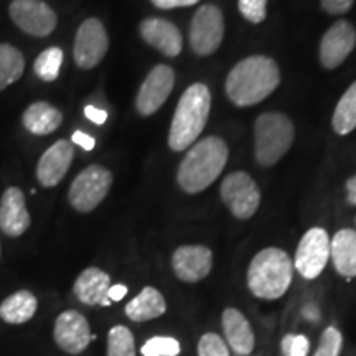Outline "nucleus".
Instances as JSON below:
<instances>
[{
	"instance_id": "nucleus-6",
	"label": "nucleus",
	"mask_w": 356,
	"mask_h": 356,
	"mask_svg": "<svg viewBox=\"0 0 356 356\" xmlns=\"http://www.w3.org/2000/svg\"><path fill=\"white\" fill-rule=\"evenodd\" d=\"M113 173L102 165H89L74 178L68 191V202L79 213H91L108 197Z\"/></svg>"
},
{
	"instance_id": "nucleus-23",
	"label": "nucleus",
	"mask_w": 356,
	"mask_h": 356,
	"mask_svg": "<svg viewBox=\"0 0 356 356\" xmlns=\"http://www.w3.org/2000/svg\"><path fill=\"white\" fill-rule=\"evenodd\" d=\"M167 312L165 297L155 287H144L137 297L126 305V315L132 322H149L162 317Z\"/></svg>"
},
{
	"instance_id": "nucleus-32",
	"label": "nucleus",
	"mask_w": 356,
	"mask_h": 356,
	"mask_svg": "<svg viewBox=\"0 0 356 356\" xmlns=\"http://www.w3.org/2000/svg\"><path fill=\"white\" fill-rule=\"evenodd\" d=\"M238 8L248 22L261 24L267 15V0H238Z\"/></svg>"
},
{
	"instance_id": "nucleus-4",
	"label": "nucleus",
	"mask_w": 356,
	"mask_h": 356,
	"mask_svg": "<svg viewBox=\"0 0 356 356\" xmlns=\"http://www.w3.org/2000/svg\"><path fill=\"white\" fill-rule=\"evenodd\" d=\"M293 262L284 249L266 248L248 267V287L262 300H277L292 284Z\"/></svg>"
},
{
	"instance_id": "nucleus-5",
	"label": "nucleus",
	"mask_w": 356,
	"mask_h": 356,
	"mask_svg": "<svg viewBox=\"0 0 356 356\" xmlns=\"http://www.w3.org/2000/svg\"><path fill=\"white\" fill-rule=\"evenodd\" d=\"M296 137L291 119L280 113H266L254 124V157L261 167H273L289 152Z\"/></svg>"
},
{
	"instance_id": "nucleus-19",
	"label": "nucleus",
	"mask_w": 356,
	"mask_h": 356,
	"mask_svg": "<svg viewBox=\"0 0 356 356\" xmlns=\"http://www.w3.org/2000/svg\"><path fill=\"white\" fill-rule=\"evenodd\" d=\"M111 289V277L108 273L99 269V267H88L78 279L74 280L73 292L79 302L84 305H111L108 297Z\"/></svg>"
},
{
	"instance_id": "nucleus-35",
	"label": "nucleus",
	"mask_w": 356,
	"mask_h": 356,
	"mask_svg": "<svg viewBox=\"0 0 356 356\" xmlns=\"http://www.w3.org/2000/svg\"><path fill=\"white\" fill-rule=\"evenodd\" d=\"M150 2H152L157 8H162V10H170V8L195 6L200 0H150Z\"/></svg>"
},
{
	"instance_id": "nucleus-14",
	"label": "nucleus",
	"mask_w": 356,
	"mask_h": 356,
	"mask_svg": "<svg viewBox=\"0 0 356 356\" xmlns=\"http://www.w3.org/2000/svg\"><path fill=\"white\" fill-rule=\"evenodd\" d=\"M356 44V29L350 22L338 20L320 42L318 58L323 68L335 70L348 58Z\"/></svg>"
},
{
	"instance_id": "nucleus-37",
	"label": "nucleus",
	"mask_w": 356,
	"mask_h": 356,
	"mask_svg": "<svg viewBox=\"0 0 356 356\" xmlns=\"http://www.w3.org/2000/svg\"><path fill=\"white\" fill-rule=\"evenodd\" d=\"M84 114H86L89 121H92L95 124H104L106 119H108L106 111L97 109L95 106H86V108H84Z\"/></svg>"
},
{
	"instance_id": "nucleus-16",
	"label": "nucleus",
	"mask_w": 356,
	"mask_h": 356,
	"mask_svg": "<svg viewBox=\"0 0 356 356\" xmlns=\"http://www.w3.org/2000/svg\"><path fill=\"white\" fill-rule=\"evenodd\" d=\"M74 157L73 142L60 139L53 144L38 160L37 180L44 188H53L68 173Z\"/></svg>"
},
{
	"instance_id": "nucleus-26",
	"label": "nucleus",
	"mask_w": 356,
	"mask_h": 356,
	"mask_svg": "<svg viewBox=\"0 0 356 356\" xmlns=\"http://www.w3.org/2000/svg\"><path fill=\"white\" fill-rule=\"evenodd\" d=\"M332 126L338 136H346L356 129V81L338 101L332 118Z\"/></svg>"
},
{
	"instance_id": "nucleus-31",
	"label": "nucleus",
	"mask_w": 356,
	"mask_h": 356,
	"mask_svg": "<svg viewBox=\"0 0 356 356\" xmlns=\"http://www.w3.org/2000/svg\"><path fill=\"white\" fill-rule=\"evenodd\" d=\"M343 337L335 327H328L320 338V345L314 356H340Z\"/></svg>"
},
{
	"instance_id": "nucleus-27",
	"label": "nucleus",
	"mask_w": 356,
	"mask_h": 356,
	"mask_svg": "<svg viewBox=\"0 0 356 356\" xmlns=\"http://www.w3.org/2000/svg\"><path fill=\"white\" fill-rule=\"evenodd\" d=\"M61 65H63V50L58 47H50L37 56L33 71L42 81L51 83L60 76Z\"/></svg>"
},
{
	"instance_id": "nucleus-13",
	"label": "nucleus",
	"mask_w": 356,
	"mask_h": 356,
	"mask_svg": "<svg viewBox=\"0 0 356 356\" xmlns=\"http://www.w3.org/2000/svg\"><path fill=\"white\" fill-rule=\"evenodd\" d=\"M53 338L61 350L70 355H79L88 348L95 335H91L88 318L78 310H66L58 315Z\"/></svg>"
},
{
	"instance_id": "nucleus-30",
	"label": "nucleus",
	"mask_w": 356,
	"mask_h": 356,
	"mask_svg": "<svg viewBox=\"0 0 356 356\" xmlns=\"http://www.w3.org/2000/svg\"><path fill=\"white\" fill-rule=\"evenodd\" d=\"M198 356H229V350L218 333L208 332L200 338Z\"/></svg>"
},
{
	"instance_id": "nucleus-29",
	"label": "nucleus",
	"mask_w": 356,
	"mask_h": 356,
	"mask_svg": "<svg viewBox=\"0 0 356 356\" xmlns=\"http://www.w3.org/2000/svg\"><path fill=\"white\" fill-rule=\"evenodd\" d=\"M144 356H177L180 353V343L172 337H154L142 346Z\"/></svg>"
},
{
	"instance_id": "nucleus-34",
	"label": "nucleus",
	"mask_w": 356,
	"mask_h": 356,
	"mask_svg": "<svg viewBox=\"0 0 356 356\" xmlns=\"http://www.w3.org/2000/svg\"><path fill=\"white\" fill-rule=\"evenodd\" d=\"M355 0H320L322 8L330 15H341L353 7Z\"/></svg>"
},
{
	"instance_id": "nucleus-28",
	"label": "nucleus",
	"mask_w": 356,
	"mask_h": 356,
	"mask_svg": "<svg viewBox=\"0 0 356 356\" xmlns=\"http://www.w3.org/2000/svg\"><path fill=\"white\" fill-rule=\"evenodd\" d=\"M108 356H136L134 335L124 325H115L109 330Z\"/></svg>"
},
{
	"instance_id": "nucleus-1",
	"label": "nucleus",
	"mask_w": 356,
	"mask_h": 356,
	"mask_svg": "<svg viewBox=\"0 0 356 356\" xmlns=\"http://www.w3.org/2000/svg\"><path fill=\"white\" fill-rule=\"evenodd\" d=\"M280 83L279 66L273 58L254 55L244 58L233 66L225 83L228 99L239 108L259 104L277 89Z\"/></svg>"
},
{
	"instance_id": "nucleus-9",
	"label": "nucleus",
	"mask_w": 356,
	"mask_h": 356,
	"mask_svg": "<svg viewBox=\"0 0 356 356\" xmlns=\"http://www.w3.org/2000/svg\"><path fill=\"white\" fill-rule=\"evenodd\" d=\"M8 15L22 32L32 37H48L58 25L55 10L43 0H12Z\"/></svg>"
},
{
	"instance_id": "nucleus-25",
	"label": "nucleus",
	"mask_w": 356,
	"mask_h": 356,
	"mask_svg": "<svg viewBox=\"0 0 356 356\" xmlns=\"http://www.w3.org/2000/svg\"><path fill=\"white\" fill-rule=\"evenodd\" d=\"M25 58L19 48L0 43V91L24 76Z\"/></svg>"
},
{
	"instance_id": "nucleus-7",
	"label": "nucleus",
	"mask_w": 356,
	"mask_h": 356,
	"mask_svg": "<svg viewBox=\"0 0 356 356\" xmlns=\"http://www.w3.org/2000/svg\"><path fill=\"white\" fill-rule=\"evenodd\" d=\"M220 195L231 215L238 220H249L261 204V190L246 172H233L222 180Z\"/></svg>"
},
{
	"instance_id": "nucleus-2",
	"label": "nucleus",
	"mask_w": 356,
	"mask_h": 356,
	"mask_svg": "<svg viewBox=\"0 0 356 356\" xmlns=\"http://www.w3.org/2000/svg\"><path fill=\"white\" fill-rule=\"evenodd\" d=\"M228 157V145L220 137L195 142L178 167L177 181L180 188L190 195L202 193L221 175Z\"/></svg>"
},
{
	"instance_id": "nucleus-36",
	"label": "nucleus",
	"mask_w": 356,
	"mask_h": 356,
	"mask_svg": "<svg viewBox=\"0 0 356 356\" xmlns=\"http://www.w3.org/2000/svg\"><path fill=\"white\" fill-rule=\"evenodd\" d=\"M71 142H73V144L81 145L84 150H92V149H95V145H96V140L92 139L91 136H88V134H84L81 131H76L73 134V137H71Z\"/></svg>"
},
{
	"instance_id": "nucleus-15",
	"label": "nucleus",
	"mask_w": 356,
	"mask_h": 356,
	"mask_svg": "<svg viewBox=\"0 0 356 356\" xmlns=\"http://www.w3.org/2000/svg\"><path fill=\"white\" fill-rule=\"evenodd\" d=\"M213 252L202 244L180 246L172 256V269L180 280L188 284L200 282L211 273Z\"/></svg>"
},
{
	"instance_id": "nucleus-11",
	"label": "nucleus",
	"mask_w": 356,
	"mask_h": 356,
	"mask_svg": "<svg viewBox=\"0 0 356 356\" xmlns=\"http://www.w3.org/2000/svg\"><path fill=\"white\" fill-rule=\"evenodd\" d=\"M109 48V38L99 19H86L74 37V63L81 70H92L102 61Z\"/></svg>"
},
{
	"instance_id": "nucleus-8",
	"label": "nucleus",
	"mask_w": 356,
	"mask_h": 356,
	"mask_svg": "<svg viewBox=\"0 0 356 356\" xmlns=\"http://www.w3.org/2000/svg\"><path fill=\"white\" fill-rule=\"evenodd\" d=\"M225 38V17L216 6H203L195 12L190 25V44L200 56L215 53Z\"/></svg>"
},
{
	"instance_id": "nucleus-20",
	"label": "nucleus",
	"mask_w": 356,
	"mask_h": 356,
	"mask_svg": "<svg viewBox=\"0 0 356 356\" xmlns=\"http://www.w3.org/2000/svg\"><path fill=\"white\" fill-rule=\"evenodd\" d=\"M221 327L229 348L236 355H249L254 350V332L243 312L238 309H226L221 315Z\"/></svg>"
},
{
	"instance_id": "nucleus-17",
	"label": "nucleus",
	"mask_w": 356,
	"mask_h": 356,
	"mask_svg": "<svg viewBox=\"0 0 356 356\" xmlns=\"http://www.w3.org/2000/svg\"><path fill=\"white\" fill-rule=\"evenodd\" d=\"M139 32L147 44L154 47L165 56L175 58L180 55L181 48H184V37H181L178 26L165 19L149 17L140 22Z\"/></svg>"
},
{
	"instance_id": "nucleus-33",
	"label": "nucleus",
	"mask_w": 356,
	"mask_h": 356,
	"mask_svg": "<svg viewBox=\"0 0 356 356\" xmlns=\"http://www.w3.org/2000/svg\"><path fill=\"white\" fill-rule=\"evenodd\" d=\"M280 348H282L284 356H307L310 350V341L304 335L289 333L280 341Z\"/></svg>"
},
{
	"instance_id": "nucleus-10",
	"label": "nucleus",
	"mask_w": 356,
	"mask_h": 356,
	"mask_svg": "<svg viewBox=\"0 0 356 356\" xmlns=\"http://www.w3.org/2000/svg\"><path fill=\"white\" fill-rule=\"evenodd\" d=\"M330 259V238L323 228H312L302 236L296 252L297 273L304 279H317Z\"/></svg>"
},
{
	"instance_id": "nucleus-12",
	"label": "nucleus",
	"mask_w": 356,
	"mask_h": 356,
	"mask_svg": "<svg viewBox=\"0 0 356 356\" xmlns=\"http://www.w3.org/2000/svg\"><path fill=\"white\" fill-rule=\"evenodd\" d=\"M175 86V71L167 65L150 70L136 97V109L140 115H152L165 104Z\"/></svg>"
},
{
	"instance_id": "nucleus-24",
	"label": "nucleus",
	"mask_w": 356,
	"mask_h": 356,
	"mask_svg": "<svg viewBox=\"0 0 356 356\" xmlns=\"http://www.w3.org/2000/svg\"><path fill=\"white\" fill-rule=\"evenodd\" d=\"M38 300L30 291H19L8 296L0 304V318L6 323L22 325L33 318L37 314Z\"/></svg>"
},
{
	"instance_id": "nucleus-22",
	"label": "nucleus",
	"mask_w": 356,
	"mask_h": 356,
	"mask_svg": "<svg viewBox=\"0 0 356 356\" xmlns=\"http://www.w3.org/2000/svg\"><path fill=\"white\" fill-rule=\"evenodd\" d=\"M330 257L338 274L346 279L356 277V231L340 229L333 236Z\"/></svg>"
},
{
	"instance_id": "nucleus-39",
	"label": "nucleus",
	"mask_w": 356,
	"mask_h": 356,
	"mask_svg": "<svg viewBox=\"0 0 356 356\" xmlns=\"http://www.w3.org/2000/svg\"><path fill=\"white\" fill-rule=\"evenodd\" d=\"M346 202L356 207V175L346 181Z\"/></svg>"
},
{
	"instance_id": "nucleus-21",
	"label": "nucleus",
	"mask_w": 356,
	"mask_h": 356,
	"mask_svg": "<svg viewBox=\"0 0 356 356\" xmlns=\"http://www.w3.org/2000/svg\"><path fill=\"white\" fill-rule=\"evenodd\" d=\"M63 122V114L47 101H37L30 104L22 115V124L33 136H48L55 132Z\"/></svg>"
},
{
	"instance_id": "nucleus-18",
	"label": "nucleus",
	"mask_w": 356,
	"mask_h": 356,
	"mask_svg": "<svg viewBox=\"0 0 356 356\" xmlns=\"http://www.w3.org/2000/svg\"><path fill=\"white\" fill-rule=\"evenodd\" d=\"M32 225L26 210L24 191L17 186H8L0 198V229L10 238H19Z\"/></svg>"
},
{
	"instance_id": "nucleus-40",
	"label": "nucleus",
	"mask_w": 356,
	"mask_h": 356,
	"mask_svg": "<svg viewBox=\"0 0 356 356\" xmlns=\"http://www.w3.org/2000/svg\"><path fill=\"white\" fill-rule=\"evenodd\" d=\"M0 256H2V248H0Z\"/></svg>"
},
{
	"instance_id": "nucleus-38",
	"label": "nucleus",
	"mask_w": 356,
	"mask_h": 356,
	"mask_svg": "<svg viewBox=\"0 0 356 356\" xmlns=\"http://www.w3.org/2000/svg\"><path fill=\"white\" fill-rule=\"evenodd\" d=\"M126 293H127V287L124 286V284H118V286H111L108 297L109 300L118 302V300H122L124 297H126Z\"/></svg>"
},
{
	"instance_id": "nucleus-3",
	"label": "nucleus",
	"mask_w": 356,
	"mask_h": 356,
	"mask_svg": "<svg viewBox=\"0 0 356 356\" xmlns=\"http://www.w3.org/2000/svg\"><path fill=\"white\" fill-rule=\"evenodd\" d=\"M211 111V92L207 84L195 83L185 89L173 114L168 145L173 152H184L202 136Z\"/></svg>"
}]
</instances>
